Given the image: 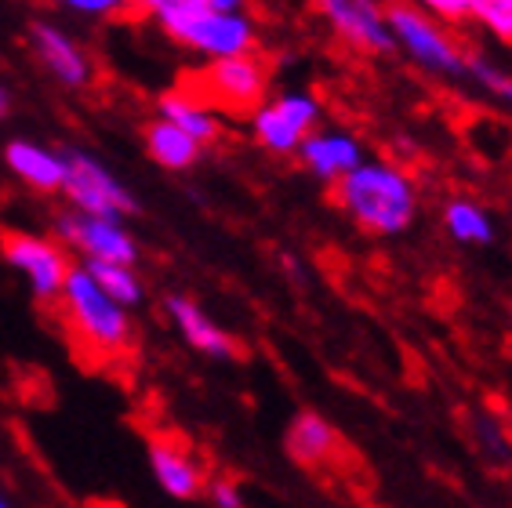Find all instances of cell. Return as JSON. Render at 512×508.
<instances>
[{
  "label": "cell",
  "mask_w": 512,
  "mask_h": 508,
  "mask_svg": "<svg viewBox=\"0 0 512 508\" xmlns=\"http://www.w3.org/2000/svg\"><path fill=\"white\" fill-rule=\"evenodd\" d=\"M66 4H73L80 11H102V15H109V11H124L135 0H66Z\"/></svg>",
  "instance_id": "4316f807"
},
{
  "label": "cell",
  "mask_w": 512,
  "mask_h": 508,
  "mask_svg": "<svg viewBox=\"0 0 512 508\" xmlns=\"http://www.w3.org/2000/svg\"><path fill=\"white\" fill-rule=\"evenodd\" d=\"M149 469L157 476L160 490L175 501H193L207 490L204 465L175 440H149Z\"/></svg>",
  "instance_id": "8fae6325"
},
{
  "label": "cell",
  "mask_w": 512,
  "mask_h": 508,
  "mask_svg": "<svg viewBox=\"0 0 512 508\" xmlns=\"http://www.w3.org/2000/svg\"><path fill=\"white\" fill-rule=\"evenodd\" d=\"M91 273V280L102 287V294H109L120 309H131V305L142 302V280L135 276L131 265H113V262H88L84 265Z\"/></svg>",
  "instance_id": "d6986e66"
},
{
  "label": "cell",
  "mask_w": 512,
  "mask_h": 508,
  "mask_svg": "<svg viewBox=\"0 0 512 508\" xmlns=\"http://www.w3.org/2000/svg\"><path fill=\"white\" fill-rule=\"evenodd\" d=\"M302 160L320 178L338 182L360 167V146L349 135H309L302 142Z\"/></svg>",
  "instance_id": "9a60e30c"
},
{
  "label": "cell",
  "mask_w": 512,
  "mask_h": 508,
  "mask_svg": "<svg viewBox=\"0 0 512 508\" xmlns=\"http://www.w3.org/2000/svg\"><path fill=\"white\" fill-rule=\"evenodd\" d=\"M59 236L77 251L88 254V262H113V265H135L138 247L128 236V229H120L113 218H95V215H62L59 218Z\"/></svg>",
  "instance_id": "ba28073f"
},
{
  "label": "cell",
  "mask_w": 512,
  "mask_h": 508,
  "mask_svg": "<svg viewBox=\"0 0 512 508\" xmlns=\"http://www.w3.org/2000/svg\"><path fill=\"white\" fill-rule=\"evenodd\" d=\"M4 157H8L11 171H15L26 186L40 189V193H55V189H62V182H66V160L51 157V153H44L40 146H33V142H22V138L19 142H8Z\"/></svg>",
  "instance_id": "5bb4252c"
},
{
  "label": "cell",
  "mask_w": 512,
  "mask_h": 508,
  "mask_svg": "<svg viewBox=\"0 0 512 508\" xmlns=\"http://www.w3.org/2000/svg\"><path fill=\"white\" fill-rule=\"evenodd\" d=\"M0 508H11V505H8V498H4V494H0Z\"/></svg>",
  "instance_id": "f546056e"
},
{
  "label": "cell",
  "mask_w": 512,
  "mask_h": 508,
  "mask_svg": "<svg viewBox=\"0 0 512 508\" xmlns=\"http://www.w3.org/2000/svg\"><path fill=\"white\" fill-rule=\"evenodd\" d=\"M146 149H149V157L157 160V164L171 167V171H186V167H193L200 157V142H193L186 131H178L168 120L146 124Z\"/></svg>",
  "instance_id": "e0dca14e"
},
{
  "label": "cell",
  "mask_w": 512,
  "mask_h": 508,
  "mask_svg": "<svg viewBox=\"0 0 512 508\" xmlns=\"http://www.w3.org/2000/svg\"><path fill=\"white\" fill-rule=\"evenodd\" d=\"M168 316L175 320L178 334H182V338H186L197 352L215 356V360H233V356H237V342H233V334L222 331V327H218V323L211 320L197 302H189V298L175 294V298H168Z\"/></svg>",
  "instance_id": "4fadbf2b"
},
{
  "label": "cell",
  "mask_w": 512,
  "mask_h": 508,
  "mask_svg": "<svg viewBox=\"0 0 512 508\" xmlns=\"http://www.w3.org/2000/svg\"><path fill=\"white\" fill-rule=\"evenodd\" d=\"M237 4L240 0H211V11H218V15H233Z\"/></svg>",
  "instance_id": "83f0119b"
},
{
  "label": "cell",
  "mask_w": 512,
  "mask_h": 508,
  "mask_svg": "<svg viewBox=\"0 0 512 508\" xmlns=\"http://www.w3.org/2000/svg\"><path fill=\"white\" fill-rule=\"evenodd\" d=\"M207 498L215 501V508H244V494L233 479H215L207 483Z\"/></svg>",
  "instance_id": "cb8c5ba5"
},
{
  "label": "cell",
  "mask_w": 512,
  "mask_h": 508,
  "mask_svg": "<svg viewBox=\"0 0 512 508\" xmlns=\"http://www.w3.org/2000/svg\"><path fill=\"white\" fill-rule=\"evenodd\" d=\"M444 222H447V233L458 244H491L494 240L491 218L483 215L476 204H469V200H451L444 211Z\"/></svg>",
  "instance_id": "ffe728a7"
},
{
  "label": "cell",
  "mask_w": 512,
  "mask_h": 508,
  "mask_svg": "<svg viewBox=\"0 0 512 508\" xmlns=\"http://www.w3.org/2000/svg\"><path fill=\"white\" fill-rule=\"evenodd\" d=\"M66 160V196L73 200L80 215H95V218H113L120 222V215H131L135 211V200L117 178H109L99 164L84 153H69Z\"/></svg>",
  "instance_id": "8992f818"
},
{
  "label": "cell",
  "mask_w": 512,
  "mask_h": 508,
  "mask_svg": "<svg viewBox=\"0 0 512 508\" xmlns=\"http://www.w3.org/2000/svg\"><path fill=\"white\" fill-rule=\"evenodd\" d=\"M473 15L491 26L494 37H502L505 44H512V0H476Z\"/></svg>",
  "instance_id": "44dd1931"
},
{
  "label": "cell",
  "mask_w": 512,
  "mask_h": 508,
  "mask_svg": "<svg viewBox=\"0 0 512 508\" xmlns=\"http://www.w3.org/2000/svg\"><path fill=\"white\" fill-rule=\"evenodd\" d=\"M4 113H8V91L0 88V117H4Z\"/></svg>",
  "instance_id": "f1b7e54d"
},
{
  "label": "cell",
  "mask_w": 512,
  "mask_h": 508,
  "mask_svg": "<svg viewBox=\"0 0 512 508\" xmlns=\"http://www.w3.org/2000/svg\"><path fill=\"white\" fill-rule=\"evenodd\" d=\"M0 254H4V262L15 265L30 280L40 302H59L66 276L73 269L59 244L30 233H0Z\"/></svg>",
  "instance_id": "277c9868"
},
{
  "label": "cell",
  "mask_w": 512,
  "mask_h": 508,
  "mask_svg": "<svg viewBox=\"0 0 512 508\" xmlns=\"http://www.w3.org/2000/svg\"><path fill=\"white\" fill-rule=\"evenodd\" d=\"M284 447L291 454V461H298L302 469H324V465H331L338 458L342 440H338L335 425L327 418H320L313 411H302L287 425Z\"/></svg>",
  "instance_id": "7c38bea8"
},
{
  "label": "cell",
  "mask_w": 512,
  "mask_h": 508,
  "mask_svg": "<svg viewBox=\"0 0 512 508\" xmlns=\"http://www.w3.org/2000/svg\"><path fill=\"white\" fill-rule=\"evenodd\" d=\"M335 200L367 233H404L414 218V189L400 171L385 164H360L335 182Z\"/></svg>",
  "instance_id": "6da1fadb"
},
{
  "label": "cell",
  "mask_w": 512,
  "mask_h": 508,
  "mask_svg": "<svg viewBox=\"0 0 512 508\" xmlns=\"http://www.w3.org/2000/svg\"><path fill=\"white\" fill-rule=\"evenodd\" d=\"M160 113H164V120H168V124H175L178 131H186L193 142H200V146H204V142H215V138H218L215 117H211L204 106H197L193 98L178 95V91H171V95L160 98Z\"/></svg>",
  "instance_id": "ac0fdd59"
},
{
  "label": "cell",
  "mask_w": 512,
  "mask_h": 508,
  "mask_svg": "<svg viewBox=\"0 0 512 508\" xmlns=\"http://www.w3.org/2000/svg\"><path fill=\"white\" fill-rule=\"evenodd\" d=\"M476 440H480L483 454H487L494 465H505V461H509V440H505V432L498 429V421H491V418L476 421Z\"/></svg>",
  "instance_id": "603a6c76"
},
{
  "label": "cell",
  "mask_w": 512,
  "mask_h": 508,
  "mask_svg": "<svg viewBox=\"0 0 512 508\" xmlns=\"http://www.w3.org/2000/svg\"><path fill=\"white\" fill-rule=\"evenodd\" d=\"M33 44H37V51L55 69L59 80H66V84H84L88 80V62H84V55L66 33H59L55 26H44V22H33Z\"/></svg>",
  "instance_id": "2e32d148"
},
{
  "label": "cell",
  "mask_w": 512,
  "mask_h": 508,
  "mask_svg": "<svg viewBox=\"0 0 512 508\" xmlns=\"http://www.w3.org/2000/svg\"><path fill=\"white\" fill-rule=\"evenodd\" d=\"M425 4H429L436 15H444V19L458 22V19H465V15H473L476 0H425Z\"/></svg>",
  "instance_id": "484cf974"
},
{
  "label": "cell",
  "mask_w": 512,
  "mask_h": 508,
  "mask_svg": "<svg viewBox=\"0 0 512 508\" xmlns=\"http://www.w3.org/2000/svg\"><path fill=\"white\" fill-rule=\"evenodd\" d=\"M62 305L66 316L73 323V331L99 352H120L131 342V320L128 309H120L109 294H102V287L91 280V273L84 265H73L62 287Z\"/></svg>",
  "instance_id": "3957f363"
},
{
  "label": "cell",
  "mask_w": 512,
  "mask_h": 508,
  "mask_svg": "<svg viewBox=\"0 0 512 508\" xmlns=\"http://www.w3.org/2000/svg\"><path fill=\"white\" fill-rule=\"evenodd\" d=\"M324 11L331 26L342 33L353 48L364 51H393V33L385 26V15L371 0H313Z\"/></svg>",
  "instance_id": "30bf717a"
},
{
  "label": "cell",
  "mask_w": 512,
  "mask_h": 508,
  "mask_svg": "<svg viewBox=\"0 0 512 508\" xmlns=\"http://www.w3.org/2000/svg\"><path fill=\"white\" fill-rule=\"evenodd\" d=\"M316 124V102L302 95H287L273 106H262L255 113V135L262 146L287 153V149L302 146Z\"/></svg>",
  "instance_id": "9c48e42d"
},
{
  "label": "cell",
  "mask_w": 512,
  "mask_h": 508,
  "mask_svg": "<svg viewBox=\"0 0 512 508\" xmlns=\"http://www.w3.org/2000/svg\"><path fill=\"white\" fill-rule=\"evenodd\" d=\"M469 66H473V73L487 84V88L498 91V95L512 106V77H505V73H498V69H491V66H483V62H469Z\"/></svg>",
  "instance_id": "d4e9b609"
},
{
  "label": "cell",
  "mask_w": 512,
  "mask_h": 508,
  "mask_svg": "<svg viewBox=\"0 0 512 508\" xmlns=\"http://www.w3.org/2000/svg\"><path fill=\"white\" fill-rule=\"evenodd\" d=\"M142 11H157L160 19H189V15H204L211 11V0H135Z\"/></svg>",
  "instance_id": "7402d4cb"
},
{
  "label": "cell",
  "mask_w": 512,
  "mask_h": 508,
  "mask_svg": "<svg viewBox=\"0 0 512 508\" xmlns=\"http://www.w3.org/2000/svg\"><path fill=\"white\" fill-rule=\"evenodd\" d=\"M269 88V69L258 55H237V59H215L200 69H186L178 77V95L193 98L197 106L222 109L233 117L258 113L266 102Z\"/></svg>",
  "instance_id": "7a4b0ae2"
},
{
  "label": "cell",
  "mask_w": 512,
  "mask_h": 508,
  "mask_svg": "<svg viewBox=\"0 0 512 508\" xmlns=\"http://www.w3.org/2000/svg\"><path fill=\"white\" fill-rule=\"evenodd\" d=\"M382 15H385L389 33H393L418 62H425L429 69H444V73H462L465 69L462 51L454 48V40L447 37L440 26H433V22L425 19L414 4H407V0H389Z\"/></svg>",
  "instance_id": "5b68a950"
},
{
  "label": "cell",
  "mask_w": 512,
  "mask_h": 508,
  "mask_svg": "<svg viewBox=\"0 0 512 508\" xmlns=\"http://www.w3.org/2000/svg\"><path fill=\"white\" fill-rule=\"evenodd\" d=\"M164 30H168L178 44L207 51V55H215V59H237V55H247V48H251V26H247L240 15L204 11V15L164 22Z\"/></svg>",
  "instance_id": "52a82bcc"
}]
</instances>
